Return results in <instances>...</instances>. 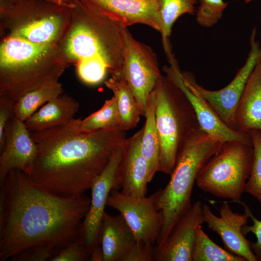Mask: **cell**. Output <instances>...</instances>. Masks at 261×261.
I'll use <instances>...</instances> for the list:
<instances>
[{
    "instance_id": "cell-1",
    "label": "cell",
    "mask_w": 261,
    "mask_h": 261,
    "mask_svg": "<svg viewBox=\"0 0 261 261\" xmlns=\"http://www.w3.org/2000/svg\"><path fill=\"white\" fill-rule=\"evenodd\" d=\"M91 198H60L11 170L0 182V261L32 246H63L78 239Z\"/></svg>"
},
{
    "instance_id": "cell-2",
    "label": "cell",
    "mask_w": 261,
    "mask_h": 261,
    "mask_svg": "<svg viewBox=\"0 0 261 261\" xmlns=\"http://www.w3.org/2000/svg\"><path fill=\"white\" fill-rule=\"evenodd\" d=\"M78 120L30 131L38 152L29 176L37 186L60 198L84 194L126 138L120 127L80 132Z\"/></svg>"
},
{
    "instance_id": "cell-3",
    "label": "cell",
    "mask_w": 261,
    "mask_h": 261,
    "mask_svg": "<svg viewBox=\"0 0 261 261\" xmlns=\"http://www.w3.org/2000/svg\"><path fill=\"white\" fill-rule=\"evenodd\" d=\"M71 64L59 44L2 38L0 45V97L16 102L26 93L58 81Z\"/></svg>"
},
{
    "instance_id": "cell-4",
    "label": "cell",
    "mask_w": 261,
    "mask_h": 261,
    "mask_svg": "<svg viewBox=\"0 0 261 261\" xmlns=\"http://www.w3.org/2000/svg\"><path fill=\"white\" fill-rule=\"evenodd\" d=\"M74 3L70 26L59 43L65 57L71 65L85 59L100 58L112 77L117 78L123 66L129 31L81 0Z\"/></svg>"
},
{
    "instance_id": "cell-5",
    "label": "cell",
    "mask_w": 261,
    "mask_h": 261,
    "mask_svg": "<svg viewBox=\"0 0 261 261\" xmlns=\"http://www.w3.org/2000/svg\"><path fill=\"white\" fill-rule=\"evenodd\" d=\"M224 142L202 129L192 135L179 152L170 179L160 188L157 207L163 224L156 246L166 240L173 229L190 208L191 197L199 171L221 147Z\"/></svg>"
},
{
    "instance_id": "cell-6",
    "label": "cell",
    "mask_w": 261,
    "mask_h": 261,
    "mask_svg": "<svg viewBox=\"0 0 261 261\" xmlns=\"http://www.w3.org/2000/svg\"><path fill=\"white\" fill-rule=\"evenodd\" d=\"M153 89L160 140L159 172L171 174L181 149L202 128L190 101L170 77L161 75Z\"/></svg>"
},
{
    "instance_id": "cell-7",
    "label": "cell",
    "mask_w": 261,
    "mask_h": 261,
    "mask_svg": "<svg viewBox=\"0 0 261 261\" xmlns=\"http://www.w3.org/2000/svg\"><path fill=\"white\" fill-rule=\"evenodd\" d=\"M1 39L15 37L59 44L70 26L72 9L47 0H0Z\"/></svg>"
},
{
    "instance_id": "cell-8",
    "label": "cell",
    "mask_w": 261,
    "mask_h": 261,
    "mask_svg": "<svg viewBox=\"0 0 261 261\" xmlns=\"http://www.w3.org/2000/svg\"><path fill=\"white\" fill-rule=\"evenodd\" d=\"M251 138L224 142L198 172L195 183L203 191L218 198L240 200L245 192L253 160Z\"/></svg>"
},
{
    "instance_id": "cell-9",
    "label": "cell",
    "mask_w": 261,
    "mask_h": 261,
    "mask_svg": "<svg viewBox=\"0 0 261 261\" xmlns=\"http://www.w3.org/2000/svg\"><path fill=\"white\" fill-rule=\"evenodd\" d=\"M256 29L254 28L249 38L250 50L244 65L232 81L222 88L217 90L207 89L197 82L192 73L181 72L184 84L203 98L221 120L233 130L236 112L241 97L251 72L261 60V46L256 39Z\"/></svg>"
},
{
    "instance_id": "cell-10",
    "label": "cell",
    "mask_w": 261,
    "mask_h": 261,
    "mask_svg": "<svg viewBox=\"0 0 261 261\" xmlns=\"http://www.w3.org/2000/svg\"><path fill=\"white\" fill-rule=\"evenodd\" d=\"M161 75L156 53L129 31L123 66L115 79L127 83L142 116L145 115L149 95Z\"/></svg>"
},
{
    "instance_id": "cell-11",
    "label": "cell",
    "mask_w": 261,
    "mask_h": 261,
    "mask_svg": "<svg viewBox=\"0 0 261 261\" xmlns=\"http://www.w3.org/2000/svg\"><path fill=\"white\" fill-rule=\"evenodd\" d=\"M160 189L141 198L128 196L116 190H112L109 194L107 205L119 212L136 242L156 244L163 224V215L157 207Z\"/></svg>"
},
{
    "instance_id": "cell-12",
    "label": "cell",
    "mask_w": 261,
    "mask_h": 261,
    "mask_svg": "<svg viewBox=\"0 0 261 261\" xmlns=\"http://www.w3.org/2000/svg\"><path fill=\"white\" fill-rule=\"evenodd\" d=\"M122 144L114 151L108 164L90 188L91 191L90 204L82 223L78 239L90 252L100 244L102 220L108 197L113 189L117 168L122 158Z\"/></svg>"
},
{
    "instance_id": "cell-13",
    "label": "cell",
    "mask_w": 261,
    "mask_h": 261,
    "mask_svg": "<svg viewBox=\"0 0 261 261\" xmlns=\"http://www.w3.org/2000/svg\"><path fill=\"white\" fill-rule=\"evenodd\" d=\"M142 127L122 144L123 156L118 166L112 190L135 198L146 196L147 184L152 180L147 160L141 150Z\"/></svg>"
},
{
    "instance_id": "cell-14",
    "label": "cell",
    "mask_w": 261,
    "mask_h": 261,
    "mask_svg": "<svg viewBox=\"0 0 261 261\" xmlns=\"http://www.w3.org/2000/svg\"><path fill=\"white\" fill-rule=\"evenodd\" d=\"M37 152V146L25 122L13 115L6 125L4 146L0 152V182L14 169L29 175Z\"/></svg>"
},
{
    "instance_id": "cell-15",
    "label": "cell",
    "mask_w": 261,
    "mask_h": 261,
    "mask_svg": "<svg viewBox=\"0 0 261 261\" xmlns=\"http://www.w3.org/2000/svg\"><path fill=\"white\" fill-rule=\"evenodd\" d=\"M203 212L208 229L220 237L226 250L243 257L246 261H257L250 247L251 243L242 231L249 219L245 212L241 214L233 212L227 202L221 206L219 217L214 215L206 204H203Z\"/></svg>"
},
{
    "instance_id": "cell-16",
    "label": "cell",
    "mask_w": 261,
    "mask_h": 261,
    "mask_svg": "<svg viewBox=\"0 0 261 261\" xmlns=\"http://www.w3.org/2000/svg\"><path fill=\"white\" fill-rule=\"evenodd\" d=\"M204 223L203 204L196 201L178 221L165 241L154 247V261H192L196 228Z\"/></svg>"
},
{
    "instance_id": "cell-17",
    "label": "cell",
    "mask_w": 261,
    "mask_h": 261,
    "mask_svg": "<svg viewBox=\"0 0 261 261\" xmlns=\"http://www.w3.org/2000/svg\"><path fill=\"white\" fill-rule=\"evenodd\" d=\"M99 14L125 28L135 24L160 31L155 0H81Z\"/></svg>"
},
{
    "instance_id": "cell-18",
    "label": "cell",
    "mask_w": 261,
    "mask_h": 261,
    "mask_svg": "<svg viewBox=\"0 0 261 261\" xmlns=\"http://www.w3.org/2000/svg\"><path fill=\"white\" fill-rule=\"evenodd\" d=\"M169 62L170 66H164L163 71L185 93L194 108L202 130L223 142L234 139L246 140L251 138L250 135L243 134L228 127L203 98L184 84L181 72L175 58Z\"/></svg>"
},
{
    "instance_id": "cell-19",
    "label": "cell",
    "mask_w": 261,
    "mask_h": 261,
    "mask_svg": "<svg viewBox=\"0 0 261 261\" xmlns=\"http://www.w3.org/2000/svg\"><path fill=\"white\" fill-rule=\"evenodd\" d=\"M235 130L246 135L261 130V60L251 72L241 97L235 114Z\"/></svg>"
},
{
    "instance_id": "cell-20",
    "label": "cell",
    "mask_w": 261,
    "mask_h": 261,
    "mask_svg": "<svg viewBox=\"0 0 261 261\" xmlns=\"http://www.w3.org/2000/svg\"><path fill=\"white\" fill-rule=\"evenodd\" d=\"M135 242L132 231L120 214L113 216L104 213L100 232L104 261H121Z\"/></svg>"
},
{
    "instance_id": "cell-21",
    "label": "cell",
    "mask_w": 261,
    "mask_h": 261,
    "mask_svg": "<svg viewBox=\"0 0 261 261\" xmlns=\"http://www.w3.org/2000/svg\"><path fill=\"white\" fill-rule=\"evenodd\" d=\"M79 103L68 94L62 95L47 102L24 122L30 131H39L65 125L74 118Z\"/></svg>"
},
{
    "instance_id": "cell-22",
    "label": "cell",
    "mask_w": 261,
    "mask_h": 261,
    "mask_svg": "<svg viewBox=\"0 0 261 261\" xmlns=\"http://www.w3.org/2000/svg\"><path fill=\"white\" fill-rule=\"evenodd\" d=\"M156 93L153 89L148 99L141 142V152L147 161L151 180L159 168L160 140L156 122Z\"/></svg>"
},
{
    "instance_id": "cell-23",
    "label": "cell",
    "mask_w": 261,
    "mask_h": 261,
    "mask_svg": "<svg viewBox=\"0 0 261 261\" xmlns=\"http://www.w3.org/2000/svg\"><path fill=\"white\" fill-rule=\"evenodd\" d=\"M162 37L163 46L166 55L172 53L169 38L172 27L176 20L184 14L194 15L195 5L198 0H155Z\"/></svg>"
},
{
    "instance_id": "cell-24",
    "label": "cell",
    "mask_w": 261,
    "mask_h": 261,
    "mask_svg": "<svg viewBox=\"0 0 261 261\" xmlns=\"http://www.w3.org/2000/svg\"><path fill=\"white\" fill-rule=\"evenodd\" d=\"M116 98L121 121V128L128 130L135 128L141 115L138 106L127 83L111 77L104 82Z\"/></svg>"
},
{
    "instance_id": "cell-25",
    "label": "cell",
    "mask_w": 261,
    "mask_h": 261,
    "mask_svg": "<svg viewBox=\"0 0 261 261\" xmlns=\"http://www.w3.org/2000/svg\"><path fill=\"white\" fill-rule=\"evenodd\" d=\"M64 89L58 81L45 84L21 97L15 103L14 116L25 122L47 102L63 94Z\"/></svg>"
},
{
    "instance_id": "cell-26",
    "label": "cell",
    "mask_w": 261,
    "mask_h": 261,
    "mask_svg": "<svg viewBox=\"0 0 261 261\" xmlns=\"http://www.w3.org/2000/svg\"><path fill=\"white\" fill-rule=\"evenodd\" d=\"M118 127L121 128V121L114 96L106 100L99 110L83 119L78 118L77 123V129L80 132Z\"/></svg>"
},
{
    "instance_id": "cell-27",
    "label": "cell",
    "mask_w": 261,
    "mask_h": 261,
    "mask_svg": "<svg viewBox=\"0 0 261 261\" xmlns=\"http://www.w3.org/2000/svg\"><path fill=\"white\" fill-rule=\"evenodd\" d=\"M192 261H246L242 257L232 254L214 243L202 229L196 228V239Z\"/></svg>"
},
{
    "instance_id": "cell-28",
    "label": "cell",
    "mask_w": 261,
    "mask_h": 261,
    "mask_svg": "<svg viewBox=\"0 0 261 261\" xmlns=\"http://www.w3.org/2000/svg\"><path fill=\"white\" fill-rule=\"evenodd\" d=\"M254 155L251 170L245 186V192L261 203V130L250 133Z\"/></svg>"
},
{
    "instance_id": "cell-29",
    "label": "cell",
    "mask_w": 261,
    "mask_h": 261,
    "mask_svg": "<svg viewBox=\"0 0 261 261\" xmlns=\"http://www.w3.org/2000/svg\"><path fill=\"white\" fill-rule=\"evenodd\" d=\"M200 5L196 10V21L201 27L210 28L221 18L228 3L223 0H198Z\"/></svg>"
},
{
    "instance_id": "cell-30",
    "label": "cell",
    "mask_w": 261,
    "mask_h": 261,
    "mask_svg": "<svg viewBox=\"0 0 261 261\" xmlns=\"http://www.w3.org/2000/svg\"><path fill=\"white\" fill-rule=\"evenodd\" d=\"M79 78L84 83L95 85L102 82L108 69L105 63L98 58L85 59L75 65Z\"/></svg>"
},
{
    "instance_id": "cell-31",
    "label": "cell",
    "mask_w": 261,
    "mask_h": 261,
    "mask_svg": "<svg viewBox=\"0 0 261 261\" xmlns=\"http://www.w3.org/2000/svg\"><path fill=\"white\" fill-rule=\"evenodd\" d=\"M90 252L77 239L58 247L50 261H89Z\"/></svg>"
},
{
    "instance_id": "cell-32",
    "label": "cell",
    "mask_w": 261,
    "mask_h": 261,
    "mask_svg": "<svg viewBox=\"0 0 261 261\" xmlns=\"http://www.w3.org/2000/svg\"><path fill=\"white\" fill-rule=\"evenodd\" d=\"M58 246L48 244L38 245L28 247L11 257V261H50Z\"/></svg>"
},
{
    "instance_id": "cell-33",
    "label": "cell",
    "mask_w": 261,
    "mask_h": 261,
    "mask_svg": "<svg viewBox=\"0 0 261 261\" xmlns=\"http://www.w3.org/2000/svg\"><path fill=\"white\" fill-rule=\"evenodd\" d=\"M241 205L245 212L253 222L252 225H246L242 229V232L246 235L249 232H252L256 237V241L250 243L251 250L255 255L257 261H261V220L257 218L249 206L245 203L240 200L233 202Z\"/></svg>"
},
{
    "instance_id": "cell-34",
    "label": "cell",
    "mask_w": 261,
    "mask_h": 261,
    "mask_svg": "<svg viewBox=\"0 0 261 261\" xmlns=\"http://www.w3.org/2000/svg\"><path fill=\"white\" fill-rule=\"evenodd\" d=\"M154 247L151 244L136 241L121 261H153Z\"/></svg>"
},
{
    "instance_id": "cell-35",
    "label": "cell",
    "mask_w": 261,
    "mask_h": 261,
    "mask_svg": "<svg viewBox=\"0 0 261 261\" xmlns=\"http://www.w3.org/2000/svg\"><path fill=\"white\" fill-rule=\"evenodd\" d=\"M15 103V102L10 100L0 97V152L4 146L6 125L9 119L14 115Z\"/></svg>"
},
{
    "instance_id": "cell-36",
    "label": "cell",
    "mask_w": 261,
    "mask_h": 261,
    "mask_svg": "<svg viewBox=\"0 0 261 261\" xmlns=\"http://www.w3.org/2000/svg\"><path fill=\"white\" fill-rule=\"evenodd\" d=\"M89 261H104V255L100 244L95 246L91 251Z\"/></svg>"
},
{
    "instance_id": "cell-37",
    "label": "cell",
    "mask_w": 261,
    "mask_h": 261,
    "mask_svg": "<svg viewBox=\"0 0 261 261\" xmlns=\"http://www.w3.org/2000/svg\"><path fill=\"white\" fill-rule=\"evenodd\" d=\"M52 2L58 4L62 6L69 7L70 8H73L75 3L72 0H47Z\"/></svg>"
},
{
    "instance_id": "cell-38",
    "label": "cell",
    "mask_w": 261,
    "mask_h": 261,
    "mask_svg": "<svg viewBox=\"0 0 261 261\" xmlns=\"http://www.w3.org/2000/svg\"><path fill=\"white\" fill-rule=\"evenodd\" d=\"M252 0H245L244 1H245V3H248V2L252 1Z\"/></svg>"
},
{
    "instance_id": "cell-39",
    "label": "cell",
    "mask_w": 261,
    "mask_h": 261,
    "mask_svg": "<svg viewBox=\"0 0 261 261\" xmlns=\"http://www.w3.org/2000/svg\"><path fill=\"white\" fill-rule=\"evenodd\" d=\"M72 0L74 2H75L76 1H77L78 0Z\"/></svg>"
}]
</instances>
